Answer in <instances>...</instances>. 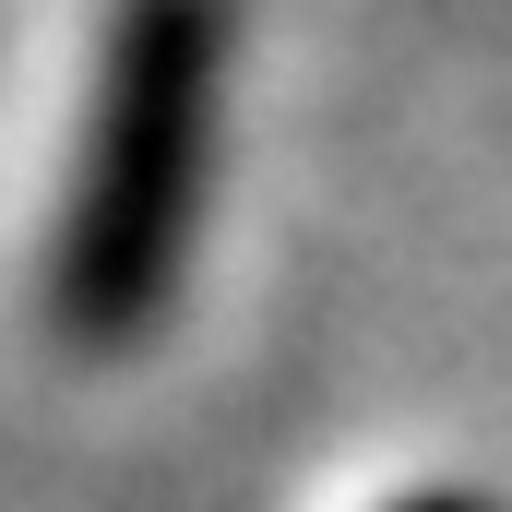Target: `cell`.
<instances>
[{"mask_svg": "<svg viewBox=\"0 0 512 512\" xmlns=\"http://www.w3.org/2000/svg\"><path fill=\"white\" fill-rule=\"evenodd\" d=\"M215 72H227V0H120L96 36V96L48 227V310L84 346H120L167 310V274L203 203Z\"/></svg>", "mask_w": 512, "mask_h": 512, "instance_id": "1", "label": "cell"}, {"mask_svg": "<svg viewBox=\"0 0 512 512\" xmlns=\"http://www.w3.org/2000/svg\"><path fill=\"white\" fill-rule=\"evenodd\" d=\"M417 512H465V501H417Z\"/></svg>", "mask_w": 512, "mask_h": 512, "instance_id": "2", "label": "cell"}]
</instances>
